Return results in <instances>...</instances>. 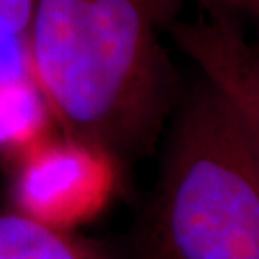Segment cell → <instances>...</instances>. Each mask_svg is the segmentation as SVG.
Segmentation results:
<instances>
[{
    "instance_id": "1",
    "label": "cell",
    "mask_w": 259,
    "mask_h": 259,
    "mask_svg": "<svg viewBox=\"0 0 259 259\" xmlns=\"http://www.w3.org/2000/svg\"><path fill=\"white\" fill-rule=\"evenodd\" d=\"M177 0H34L27 39L40 96L66 138L118 163L148 155L177 74L158 37Z\"/></svg>"
},
{
    "instance_id": "2",
    "label": "cell",
    "mask_w": 259,
    "mask_h": 259,
    "mask_svg": "<svg viewBox=\"0 0 259 259\" xmlns=\"http://www.w3.org/2000/svg\"><path fill=\"white\" fill-rule=\"evenodd\" d=\"M143 259H259V118L204 86L182 108Z\"/></svg>"
},
{
    "instance_id": "3",
    "label": "cell",
    "mask_w": 259,
    "mask_h": 259,
    "mask_svg": "<svg viewBox=\"0 0 259 259\" xmlns=\"http://www.w3.org/2000/svg\"><path fill=\"white\" fill-rule=\"evenodd\" d=\"M19 158V214L71 231L100 214L110 199L116 165L96 150L69 138L58 142L49 137Z\"/></svg>"
},
{
    "instance_id": "4",
    "label": "cell",
    "mask_w": 259,
    "mask_h": 259,
    "mask_svg": "<svg viewBox=\"0 0 259 259\" xmlns=\"http://www.w3.org/2000/svg\"><path fill=\"white\" fill-rule=\"evenodd\" d=\"M239 19L232 14H210L207 22H177L165 27L205 72L209 86L242 111L259 118V64L256 51L246 42Z\"/></svg>"
},
{
    "instance_id": "5",
    "label": "cell",
    "mask_w": 259,
    "mask_h": 259,
    "mask_svg": "<svg viewBox=\"0 0 259 259\" xmlns=\"http://www.w3.org/2000/svg\"><path fill=\"white\" fill-rule=\"evenodd\" d=\"M0 259H111L100 247L19 212L0 214Z\"/></svg>"
},
{
    "instance_id": "6",
    "label": "cell",
    "mask_w": 259,
    "mask_h": 259,
    "mask_svg": "<svg viewBox=\"0 0 259 259\" xmlns=\"http://www.w3.org/2000/svg\"><path fill=\"white\" fill-rule=\"evenodd\" d=\"M46 138L48 123L32 91L20 86L0 90V148L20 157Z\"/></svg>"
},
{
    "instance_id": "7",
    "label": "cell",
    "mask_w": 259,
    "mask_h": 259,
    "mask_svg": "<svg viewBox=\"0 0 259 259\" xmlns=\"http://www.w3.org/2000/svg\"><path fill=\"white\" fill-rule=\"evenodd\" d=\"M34 0H0V32L22 37L27 32Z\"/></svg>"
},
{
    "instance_id": "8",
    "label": "cell",
    "mask_w": 259,
    "mask_h": 259,
    "mask_svg": "<svg viewBox=\"0 0 259 259\" xmlns=\"http://www.w3.org/2000/svg\"><path fill=\"white\" fill-rule=\"evenodd\" d=\"M210 10V14H232V15H257L259 12V0H199Z\"/></svg>"
}]
</instances>
